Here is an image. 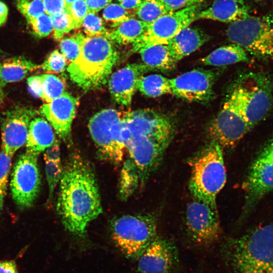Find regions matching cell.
<instances>
[{"label": "cell", "mask_w": 273, "mask_h": 273, "mask_svg": "<svg viewBox=\"0 0 273 273\" xmlns=\"http://www.w3.org/2000/svg\"><path fill=\"white\" fill-rule=\"evenodd\" d=\"M57 210L65 228L80 238L85 237L87 225L102 212L93 169L77 154L72 155L63 168Z\"/></svg>", "instance_id": "obj_1"}, {"label": "cell", "mask_w": 273, "mask_h": 273, "mask_svg": "<svg viewBox=\"0 0 273 273\" xmlns=\"http://www.w3.org/2000/svg\"><path fill=\"white\" fill-rule=\"evenodd\" d=\"M221 250L232 273H273V223L229 239Z\"/></svg>", "instance_id": "obj_2"}, {"label": "cell", "mask_w": 273, "mask_h": 273, "mask_svg": "<svg viewBox=\"0 0 273 273\" xmlns=\"http://www.w3.org/2000/svg\"><path fill=\"white\" fill-rule=\"evenodd\" d=\"M118 59V53L109 39L87 35L79 55L67 70L71 79L82 89H97L107 82Z\"/></svg>", "instance_id": "obj_3"}, {"label": "cell", "mask_w": 273, "mask_h": 273, "mask_svg": "<svg viewBox=\"0 0 273 273\" xmlns=\"http://www.w3.org/2000/svg\"><path fill=\"white\" fill-rule=\"evenodd\" d=\"M189 188L195 199L217 209L216 197L226 179L221 147L210 143L194 158Z\"/></svg>", "instance_id": "obj_4"}, {"label": "cell", "mask_w": 273, "mask_h": 273, "mask_svg": "<svg viewBox=\"0 0 273 273\" xmlns=\"http://www.w3.org/2000/svg\"><path fill=\"white\" fill-rule=\"evenodd\" d=\"M110 235L116 247L127 258L138 260L158 236L157 220L150 214L125 215L113 219Z\"/></svg>", "instance_id": "obj_5"}, {"label": "cell", "mask_w": 273, "mask_h": 273, "mask_svg": "<svg viewBox=\"0 0 273 273\" xmlns=\"http://www.w3.org/2000/svg\"><path fill=\"white\" fill-rule=\"evenodd\" d=\"M88 128L100 157L113 164L120 163L125 154L124 112L103 110L90 119Z\"/></svg>", "instance_id": "obj_6"}, {"label": "cell", "mask_w": 273, "mask_h": 273, "mask_svg": "<svg viewBox=\"0 0 273 273\" xmlns=\"http://www.w3.org/2000/svg\"><path fill=\"white\" fill-rule=\"evenodd\" d=\"M226 34L229 41L249 54L263 60H273V14L251 16L231 23Z\"/></svg>", "instance_id": "obj_7"}, {"label": "cell", "mask_w": 273, "mask_h": 273, "mask_svg": "<svg viewBox=\"0 0 273 273\" xmlns=\"http://www.w3.org/2000/svg\"><path fill=\"white\" fill-rule=\"evenodd\" d=\"M251 83L237 84L229 99L251 128L263 119L273 104L270 82L261 75L250 77Z\"/></svg>", "instance_id": "obj_8"}, {"label": "cell", "mask_w": 273, "mask_h": 273, "mask_svg": "<svg viewBox=\"0 0 273 273\" xmlns=\"http://www.w3.org/2000/svg\"><path fill=\"white\" fill-rule=\"evenodd\" d=\"M200 4L169 12L148 24L144 33L133 44V50L157 44H167L184 28L196 20Z\"/></svg>", "instance_id": "obj_9"}, {"label": "cell", "mask_w": 273, "mask_h": 273, "mask_svg": "<svg viewBox=\"0 0 273 273\" xmlns=\"http://www.w3.org/2000/svg\"><path fill=\"white\" fill-rule=\"evenodd\" d=\"M37 157L26 152L13 169L10 189L13 201L20 210L31 207L39 194L41 178Z\"/></svg>", "instance_id": "obj_10"}, {"label": "cell", "mask_w": 273, "mask_h": 273, "mask_svg": "<svg viewBox=\"0 0 273 273\" xmlns=\"http://www.w3.org/2000/svg\"><path fill=\"white\" fill-rule=\"evenodd\" d=\"M185 224L189 240L199 247L216 243L222 233L217 209L196 199L187 206Z\"/></svg>", "instance_id": "obj_11"}, {"label": "cell", "mask_w": 273, "mask_h": 273, "mask_svg": "<svg viewBox=\"0 0 273 273\" xmlns=\"http://www.w3.org/2000/svg\"><path fill=\"white\" fill-rule=\"evenodd\" d=\"M242 188L245 192V214L273 190V139L252 162Z\"/></svg>", "instance_id": "obj_12"}, {"label": "cell", "mask_w": 273, "mask_h": 273, "mask_svg": "<svg viewBox=\"0 0 273 273\" xmlns=\"http://www.w3.org/2000/svg\"><path fill=\"white\" fill-rule=\"evenodd\" d=\"M251 127L228 98L222 108L210 122L207 133L211 141L222 147L236 144Z\"/></svg>", "instance_id": "obj_13"}, {"label": "cell", "mask_w": 273, "mask_h": 273, "mask_svg": "<svg viewBox=\"0 0 273 273\" xmlns=\"http://www.w3.org/2000/svg\"><path fill=\"white\" fill-rule=\"evenodd\" d=\"M217 76L214 70L193 69L170 79L172 94L189 102H208L213 97Z\"/></svg>", "instance_id": "obj_14"}, {"label": "cell", "mask_w": 273, "mask_h": 273, "mask_svg": "<svg viewBox=\"0 0 273 273\" xmlns=\"http://www.w3.org/2000/svg\"><path fill=\"white\" fill-rule=\"evenodd\" d=\"M37 112L30 107L16 105L6 111L1 124L2 151L12 158L25 144L31 121Z\"/></svg>", "instance_id": "obj_15"}, {"label": "cell", "mask_w": 273, "mask_h": 273, "mask_svg": "<svg viewBox=\"0 0 273 273\" xmlns=\"http://www.w3.org/2000/svg\"><path fill=\"white\" fill-rule=\"evenodd\" d=\"M138 261L141 273H174L179 262L178 248L172 241L158 235Z\"/></svg>", "instance_id": "obj_16"}, {"label": "cell", "mask_w": 273, "mask_h": 273, "mask_svg": "<svg viewBox=\"0 0 273 273\" xmlns=\"http://www.w3.org/2000/svg\"><path fill=\"white\" fill-rule=\"evenodd\" d=\"M78 104L77 98L65 92L52 102L43 104L40 108L41 114L68 146L71 144V125Z\"/></svg>", "instance_id": "obj_17"}, {"label": "cell", "mask_w": 273, "mask_h": 273, "mask_svg": "<svg viewBox=\"0 0 273 273\" xmlns=\"http://www.w3.org/2000/svg\"><path fill=\"white\" fill-rule=\"evenodd\" d=\"M153 70L144 64H130L113 73L109 80V88L113 99L120 105L129 106L143 75Z\"/></svg>", "instance_id": "obj_18"}, {"label": "cell", "mask_w": 273, "mask_h": 273, "mask_svg": "<svg viewBox=\"0 0 273 273\" xmlns=\"http://www.w3.org/2000/svg\"><path fill=\"white\" fill-rule=\"evenodd\" d=\"M251 10L244 0H215L197 15V19H209L232 23L251 16Z\"/></svg>", "instance_id": "obj_19"}, {"label": "cell", "mask_w": 273, "mask_h": 273, "mask_svg": "<svg viewBox=\"0 0 273 273\" xmlns=\"http://www.w3.org/2000/svg\"><path fill=\"white\" fill-rule=\"evenodd\" d=\"M210 39L201 29L186 27L172 38L167 44L172 58L177 63L196 51Z\"/></svg>", "instance_id": "obj_20"}, {"label": "cell", "mask_w": 273, "mask_h": 273, "mask_svg": "<svg viewBox=\"0 0 273 273\" xmlns=\"http://www.w3.org/2000/svg\"><path fill=\"white\" fill-rule=\"evenodd\" d=\"M56 140L52 126L41 117H35L30 122L25 143L26 152L38 156Z\"/></svg>", "instance_id": "obj_21"}, {"label": "cell", "mask_w": 273, "mask_h": 273, "mask_svg": "<svg viewBox=\"0 0 273 273\" xmlns=\"http://www.w3.org/2000/svg\"><path fill=\"white\" fill-rule=\"evenodd\" d=\"M40 66L23 57H14L0 62V82L3 87L7 83L19 81Z\"/></svg>", "instance_id": "obj_22"}, {"label": "cell", "mask_w": 273, "mask_h": 273, "mask_svg": "<svg viewBox=\"0 0 273 273\" xmlns=\"http://www.w3.org/2000/svg\"><path fill=\"white\" fill-rule=\"evenodd\" d=\"M205 65L224 66L240 62L249 61V54L239 46L231 43L221 46L202 58Z\"/></svg>", "instance_id": "obj_23"}, {"label": "cell", "mask_w": 273, "mask_h": 273, "mask_svg": "<svg viewBox=\"0 0 273 273\" xmlns=\"http://www.w3.org/2000/svg\"><path fill=\"white\" fill-rule=\"evenodd\" d=\"M138 52L144 64L153 70L169 71L173 69L177 63L172 58L167 44L147 47Z\"/></svg>", "instance_id": "obj_24"}, {"label": "cell", "mask_w": 273, "mask_h": 273, "mask_svg": "<svg viewBox=\"0 0 273 273\" xmlns=\"http://www.w3.org/2000/svg\"><path fill=\"white\" fill-rule=\"evenodd\" d=\"M148 24L134 17L131 18L114 27L107 37L120 44H133L144 33Z\"/></svg>", "instance_id": "obj_25"}, {"label": "cell", "mask_w": 273, "mask_h": 273, "mask_svg": "<svg viewBox=\"0 0 273 273\" xmlns=\"http://www.w3.org/2000/svg\"><path fill=\"white\" fill-rule=\"evenodd\" d=\"M137 89L149 97L172 94L170 79L160 74L143 76L138 82Z\"/></svg>", "instance_id": "obj_26"}, {"label": "cell", "mask_w": 273, "mask_h": 273, "mask_svg": "<svg viewBox=\"0 0 273 273\" xmlns=\"http://www.w3.org/2000/svg\"><path fill=\"white\" fill-rule=\"evenodd\" d=\"M169 12L159 0H143L135 11L139 20L148 24Z\"/></svg>", "instance_id": "obj_27"}, {"label": "cell", "mask_w": 273, "mask_h": 273, "mask_svg": "<svg viewBox=\"0 0 273 273\" xmlns=\"http://www.w3.org/2000/svg\"><path fill=\"white\" fill-rule=\"evenodd\" d=\"M42 81V100L50 103L61 96L65 91L63 80L58 76L50 73L40 75Z\"/></svg>", "instance_id": "obj_28"}, {"label": "cell", "mask_w": 273, "mask_h": 273, "mask_svg": "<svg viewBox=\"0 0 273 273\" xmlns=\"http://www.w3.org/2000/svg\"><path fill=\"white\" fill-rule=\"evenodd\" d=\"M51 17L53 25V37L57 40L62 39L65 34L76 28L73 19L67 10Z\"/></svg>", "instance_id": "obj_29"}, {"label": "cell", "mask_w": 273, "mask_h": 273, "mask_svg": "<svg viewBox=\"0 0 273 273\" xmlns=\"http://www.w3.org/2000/svg\"><path fill=\"white\" fill-rule=\"evenodd\" d=\"M84 36L82 33H78L61 40L60 43V50L66 60L71 62L78 57Z\"/></svg>", "instance_id": "obj_30"}, {"label": "cell", "mask_w": 273, "mask_h": 273, "mask_svg": "<svg viewBox=\"0 0 273 273\" xmlns=\"http://www.w3.org/2000/svg\"><path fill=\"white\" fill-rule=\"evenodd\" d=\"M135 15V11L126 10L117 4H110L103 12L104 19L112 23L113 27Z\"/></svg>", "instance_id": "obj_31"}, {"label": "cell", "mask_w": 273, "mask_h": 273, "mask_svg": "<svg viewBox=\"0 0 273 273\" xmlns=\"http://www.w3.org/2000/svg\"><path fill=\"white\" fill-rule=\"evenodd\" d=\"M82 26L87 36L107 37L109 32L105 27L103 20L96 13L88 12Z\"/></svg>", "instance_id": "obj_32"}, {"label": "cell", "mask_w": 273, "mask_h": 273, "mask_svg": "<svg viewBox=\"0 0 273 273\" xmlns=\"http://www.w3.org/2000/svg\"><path fill=\"white\" fill-rule=\"evenodd\" d=\"M16 7L27 21L46 14L42 0H17Z\"/></svg>", "instance_id": "obj_33"}, {"label": "cell", "mask_w": 273, "mask_h": 273, "mask_svg": "<svg viewBox=\"0 0 273 273\" xmlns=\"http://www.w3.org/2000/svg\"><path fill=\"white\" fill-rule=\"evenodd\" d=\"M11 158L3 151L0 152V220L7 193Z\"/></svg>", "instance_id": "obj_34"}, {"label": "cell", "mask_w": 273, "mask_h": 273, "mask_svg": "<svg viewBox=\"0 0 273 273\" xmlns=\"http://www.w3.org/2000/svg\"><path fill=\"white\" fill-rule=\"evenodd\" d=\"M33 33L36 37L42 38L53 31V25L51 16L44 14L27 21Z\"/></svg>", "instance_id": "obj_35"}, {"label": "cell", "mask_w": 273, "mask_h": 273, "mask_svg": "<svg viewBox=\"0 0 273 273\" xmlns=\"http://www.w3.org/2000/svg\"><path fill=\"white\" fill-rule=\"evenodd\" d=\"M66 65L65 57L58 50H55L49 55L40 67L47 73H60L65 70Z\"/></svg>", "instance_id": "obj_36"}, {"label": "cell", "mask_w": 273, "mask_h": 273, "mask_svg": "<svg viewBox=\"0 0 273 273\" xmlns=\"http://www.w3.org/2000/svg\"><path fill=\"white\" fill-rule=\"evenodd\" d=\"M63 168L61 162H46L45 170L46 178L49 187V198L51 201L53 197L54 190L60 180Z\"/></svg>", "instance_id": "obj_37"}, {"label": "cell", "mask_w": 273, "mask_h": 273, "mask_svg": "<svg viewBox=\"0 0 273 273\" xmlns=\"http://www.w3.org/2000/svg\"><path fill=\"white\" fill-rule=\"evenodd\" d=\"M66 10L73 19L76 28L82 26L83 20L88 13L85 0H76L67 8Z\"/></svg>", "instance_id": "obj_38"}, {"label": "cell", "mask_w": 273, "mask_h": 273, "mask_svg": "<svg viewBox=\"0 0 273 273\" xmlns=\"http://www.w3.org/2000/svg\"><path fill=\"white\" fill-rule=\"evenodd\" d=\"M46 14L53 16L66 10L65 0H42Z\"/></svg>", "instance_id": "obj_39"}, {"label": "cell", "mask_w": 273, "mask_h": 273, "mask_svg": "<svg viewBox=\"0 0 273 273\" xmlns=\"http://www.w3.org/2000/svg\"><path fill=\"white\" fill-rule=\"evenodd\" d=\"M27 83L30 93L34 96L42 99V81L40 75L29 77Z\"/></svg>", "instance_id": "obj_40"}, {"label": "cell", "mask_w": 273, "mask_h": 273, "mask_svg": "<svg viewBox=\"0 0 273 273\" xmlns=\"http://www.w3.org/2000/svg\"><path fill=\"white\" fill-rule=\"evenodd\" d=\"M43 157L45 162H61L60 149L58 140H56L52 145L45 150Z\"/></svg>", "instance_id": "obj_41"}, {"label": "cell", "mask_w": 273, "mask_h": 273, "mask_svg": "<svg viewBox=\"0 0 273 273\" xmlns=\"http://www.w3.org/2000/svg\"><path fill=\"white\" fill-rule=\"evenodd\" d=\"M112 0H85L88 12L97 13L110 5Z\"/></svg>", "instance_id": "obj_42"}, {"label": "cell", "mask_w": 273, "mask_h": 273, "mask_svg": "<svg viewBox=\"0 0 273 273\" xmlns=\"http://www.w3.org/2000/svg\"><path fill=\"white\" fill-rule=\"evenodd\" d=\"M170 12H174L187 6L188 0H159Z\"/></svg>", "instance_id": "obj_43"}, {"label": "cell", "mask_w": 273, "mask_h": 273, "mask_svg": "<svg viewBox=\"0 0 273 273\" xmlns=\"http://www.w3.org/2000/svg\"><path fill=\"white\" fill-rule=\"evenodd\" d=\"M0 273H18L15 261L12 260H0Z\"/></svg>", "instance_id": "obj_44"}, {"label": "cell", "mask_w": 273, "mask_h": 273, "mask_svg": "<svg viewBox=\"0 0 273 273\" xmlns=\"http://www.w3.org/2000/svg\"><path fill=\"white\" fill-rule=\"evenodd\" d=\"M119 5L124 9L135 11L142 2V0H118Z\"/></svg>", "instance_id": "obj_45"}, {"label": "cell", "mask_w": 273, "mask_h": 273, "mask_svg": "<svg viewBox=\"0 0 273 273\" xmlns=\"http://www.w3.org/2000/svg\"><path fill=\"white\" fill-rule=\"evenodd\" d=\"M9 10L7 6L0 1V27L3 26L7 21Z\"/></svg>", "instance_id": "obj_46"}, {"label": "cell", "mask_w": 273, "mask_h": 273, "mask_svg": "<svg viewBox=\"0 0 273 273\" xmlns=\"http://www.w3.org/2000/svg\"><path fill=\"white\" fill-rule=\"evenodd\" d=\"M204 1L205 0H188L187 7L199 5Z\"/></svg>", "instance_id": "obj_47"}, {"label": "cell", "mask_w": 273, "mask_h": 273, "mask_svg": "<svg viewBox=\"0 0 273 273\" xmlns=\"http://www.w3.org/2000/svg\"><path fill=\"white\" fill-rule=\"evenodd\" d=\"M76 0H65L66 8L69 7L72 4H73Z\"/></svg>", "instance_id": "obj_48"}, {"label": "cell", "mask_w": 273, "mask_h": 273, "mask_svg": "<svg viewBox=\"0 0 273 273\" xmlns=\"http://www.w3.org/2000/svg\"><path fill=\"white\" fill-rule=\"evenodd\" d=\"M3 87L1 84V82H0V100H2V99L3 98Z\"/></svg>", "instance_id": "obj_49"}, {"label": "cell", "mask_w": 273, "mask_h": 273, "mask_svg": "<svg viewBox=\"0 0 273 273\" xmlns=\"http://www.w3.org/2000/svg\"><path fill=\"white\" fill-rule=\"evenodd\" d=\"M3 53V51H2V50H0V54H1V53Z\"/></svg>", "instance_id": "obj_50"}, {"label": "cell", "mask_w": 273, "mask_h": 273, "mask_svg": "<svg viewBox=\"0 0 273 273\" xmlns=\"http://www.w3.org/2000/svg\"><path fill=\"white\" fill-rule=\"evenodd\" d=\"M253 1H260V0H253Z\"/></svg>", "instance_id": "obj_51"}]
</instances>
